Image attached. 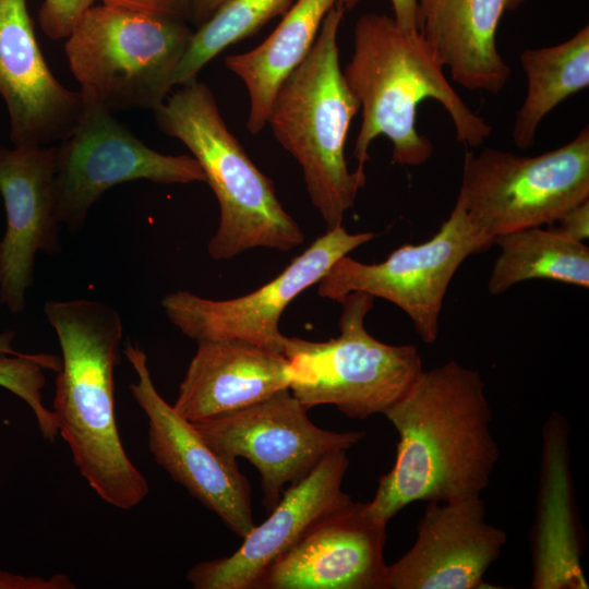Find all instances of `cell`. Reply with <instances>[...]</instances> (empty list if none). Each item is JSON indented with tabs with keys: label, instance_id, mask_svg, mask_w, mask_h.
Wrapping results in <instances>:
<instances>
[{
	"label": "cell",
	"instance_id": "6da1fadb",
	"mask_svg": "<svg viewBox=\"0 0 589 589\" xmlns=\"http://www.w3.org/2000/svg\"><path fill=\"white\" fill-rule=\"evenodd\" d=\"M399 441L366 513L387 524L414 502L481 495L500 458L492 408L479 371L456 360L422 370L384 413Z\"/></svg>",
	"mask_w": 589,
	"mask_h": 589
},
{
	"label": "cell",
	"instance_id": "9a60e30c",
	"mask_svg": "<svg viewBox=\"0 0 589 589\" xmlns=\"http://www.w3.org/2000/svg\"><path fill=\"white\" fill-rule=\"evenodd\" d=\"M348 466L347 450L323 457L283 491L268 517L242 538L239 549L195 564L187 580L195 589H254L262 574L320 519L352 501L341 489Z\"/></svg>",
	"mask_w": 589,
	"mask_h": 589
},
{
	"label": "cell",
	"instance_id": "ac0fdd59",
	"mask_svg": "<svg viewBox=\"0 0 589 589\" xmlns=\"http://www.w3.org/2000/svg\"><path fill=\"white\" fill-rule=\"evenodd\" d=\"M0 96L13 146H50L77 124L84 99L52 74L37 43L26 0H0Z\"/></svg>",
	"mask_w": 589,
	"mask_h": 589
},
{
	"label": "cell",
	"instance_id": "ba28073f",
	"mask_svg": "<svg viewBox=\"0 0 589 589\" xmlns=\"http://www.w3.org/2000/svg\"><path fill=\"white\" fill-rule=\"evenodd\" d=\"M457 200L494 244L512 231L552 225L589 200V128L568 143L528 157L485 147L466 151Z\"/></svg>",
	"mask_w": 589,
	"mask_h": 589
},
{
	"label": "cell",
	"instance_id": "d4e9b609",
	"mask_svg": "<svg viewBox=\"0 0 589 589\" xmlns=\"http://www.w3.org/2000/svg\"><path fill=\"white\" fill-rule=\"evenodd\" d=\"M296 0H226L190 38L178 65L175 83L182 86L228 46L255 34L276 16H283Z\"/></svg>",
	"mask_w": 589,
	"mask_h": 589
},
{
	"label": "cell",
	"instance_id": "30bf717a",
	"mask_svg": "<svg viewBox=\"0 0 589 589\" xmlns=\"http://www.w3.org/2000/svg\"><path fill=\"white\" fill-rule=\"evenodd\" d=\"M73 131L56 145V208L61 225L79 232L92 205L112 187L205 182L193 156L165 155L147 147L106 108L84 103Z\"/></svg>",
	"mask_w": 589,
	"mask_h": 589
},
{
	"label": "cell",
	"instance_id": "1f68e13d",
	"mask_svg": "<svg viewBox=\"0 0 589 589\" xmlns=\"http://www.w3.org/2000/svg\"><path fill=\"white\" fill-rule=\"evenodd\" d=\"M225 1L226 0H191L190 19L199 27L206 22Z\"/></svg>",
	"mask_w": 589,
	"mask_h": 589
},
{
	"label": "cell",
	"instance_id": "4316f807",
	"mask_svg": "<svg viewBox=\"0 0 589 589\" xmlns=\"http://www.w3.org/2000/svg\"><path fill=\"white\" fill-rule=\"evenodd\" d=\"M97 0H44L38 21L45 35L51 39L67 38L81 16Z\"/></svg>",
	"mask_w": 589,
	"mask_h": 589
},
{
	"label": "cell",
	"instance_id": "484cf974",
	"mask_svg": "<svg viewBox=\"0 0 589 589\" xmlns=\"http://www.w3.org/2000/svg\"><path fill=\"white\" fill-rule=\"evenodd\" d=\"M59 358L52 354L0 356V386L16 395L33 411L39 431L50 435L57 431V419L43 401L44 369L56 371Z\"/></svg>",
	"mask_w": 589,
	"mask_h": 589
},
{
	"label": "cell",
	"instance_id": "ffe728a7",
	"mask_svg": "<svg viewBox=\"0 0 589 589\" xmlns=\"http://www.w3.org/2000/svg\"><path fill=\"white\" fill-rule=\"evenodd\" d=\"M525 1L418 0V31L455 83L496 95L512 73L497 49L498 26Z\"/></svg>",
	"mask_w": 589,
	"mask_h": 589
},
{
	"label": "cell",
	"instance_id": "5b68a950",
	"mask_svg": "<svg viewBox=\"0 0 589 589\" xmlns=\"http://www.w3.org/2000/svg\"><path fill=\"white\" fill-rule=\"evenodd\" d=\"M154 115L158 128L192 153L218 201L219 225L207 244L212 259L227 261L254 248L289 252L304 242L273 181L230 132L206 84L182 85Z\"/></svg>",
	"mask_w": 589,
	"mask_h": 589
},
{
	"label": "cell",
	"instance_id": "603a6c76",
	"mask_svg": "<svg viewBox=\"0 0 589 589\" xmlns=\"http://www.w3.org/2000/svg\"><path fill=\"white\" fill-rule=\"evenodd\" d=\"M520 64L527 76V94L512 129L516 147L534 144L542 120L557 105L589 86V26L550 47L526 49Z\"/></svg>",
	"mask_w": 589,
	"mask_h": 589
},
{
	"label": "cell",
	"instance_id": "8fae6325",
	"mask_svg": "<svg viewBox=\"0 0 589 589\" xmlns=\"http://www.w3.org/2000/svg\"><path fill=\"white\" fill-rule=\"evenodd\" d=\"M375 233H351L340 225L315 239L271 281L241 297L213 300L187 290L166 294L161 308L169 321L196 342L238 339L284 354L287 339L280 316L304 290L340 257L368 243Z\"/></svg>",
	"mask_w": 589,
	"mask_h": 589
},
{
	"label": "cell",
	"instance_id": "3957f363",
	"mask_svg": "<svg viewBox=\"0 0 589 589\" xmlns=\"http://www.w3.org/2000/svg\"><path fill=\"white\" fill-rule=\"evenodd\" d=\"M443 69L419 31H404L386 14L365 13L357 20L353 52L342 70L361 110L352 153L357 170L364 172L370 145L381 135L392 143L394 164L420 166L429 160L433 144L416 125L419 105L426 99L447 111L459 143L478 147L490 137L492 127L465 104Z\"/></svg>",
	"mask_w": 589,
	"mask_h": 589
},
{
	"label": "cell",
	"instance_id": "e0dca14e",
	"mask_svg": "<svg viewBox=\"0 0 589 589\" xmlns=\"http://www.w3.org/2000/svg\"><path fill=\"white\" fill-rule=\"evenodd\" d=\"M386 525L351 501L320 519L254 589H387Z\"/></svg>",
	"mask_w": 589,
	"mask_h": 589
},
{
	"label": "cell",
	"instance_id": "7c38bea8",
	"mask_svg": "<svg viewBox=\"0 0 589 589\" xmlns=\"http://www.w3.org/2000/svg\"><path fill=\"white\" fill-rule=\"evenodd\" d=\"M193 423L217 452L235 459L245 458L257 469L268 513L285 486L305 477L326 455L348 450L364 436L363 432H335L317 426L289 388Z\"/></svg>",
	"mask_w": 589,
	"mask_h": 589
},
{
	"label": "cell",
	"instance_id": "83f0119b",
	"mask_svg": "<svg viewBox=\"0 0 589 589\" xmlns=\"http://www.w3.org/2000/svg\"><path fill=\"white\" fill-rule=\"evenodd\" d=\"M103 4L168 15L183 21L190 19L191 0H98Z\"/></svg>",
	"mask_w": 589,
	"mask_h": 589
},
{
	"label": "cell",
	"instance_id": "cb8c5ba5",
	"mask_svg": "<svg viewBox=\"0 0 589 589\" xmlns=\"http://www.w3.org/2000/svg\"><path fill=\"white\" fill-rule=\"evenodd\" d=\"M501 249L488 280V291L498 296L530 279H550L589 288V248L556 230L541 227L500 235Z\"/></svg>",
	"mask_w": 589,
	"mask_h": 589
},
{
	"label": "cell",
	"instance_id": "7a4b0ae2",
	"mask_svg": "<svg viewBox=\"0 0 589 589\" xmlns=\"http://www.w3.org/2000/svg\"><path fill=\"white\" fill-rule=\"evenodd\" d=\"M44 313L61 349L52 411L73 462L96 494L120 509L148 494L146 478L128 456L115 413L120 361V314L95 300H50Z\"/></svg>",
	"mask_w": 589,
	"mask_h": 589
},
{
	"label": "cell",
	"instance_id": "d6a6232c",
	"mask_svg": "<svg viewBox=\"0 0 589 589\" xmlns=\"http://www.w3.org/2000/svg\"><path fill=\"white\" fill-rule=\"evenodd\" d=\"M13 338H14V333L11 332V330L0 333V356H19V354H21V352H17L12 347Z\"/></svg>",
	"mask_w": 589,
	"mask_h": 589
},
{
	"label": "cell",
	"instance_id": "9c48e42d",
	"mask_svg": "<svg viewBox=\"0 0 589 589\" xmlns=\"http://www.w3.org/2000/svg\"><path fill=\"white\" fill-rule=\"evenodd\" d=\"M492 244L456 200L431 239L402 244L375 264L345 255L318 280L317 294L338 303L351 292L385 299L410 317L424 344H433L438 338L440 315L454 275L468 256Z\"/></svg>",
	"mask_w": 589,
	"mask_h": 589
},
{
	"label": "cell",
	"instance_id": "f546056e",
	"mask_svg": "<svg viewBox=\"0 0 589 589\" xmlns=\"http://www.w3.org/2000/svg\"><path fill=\"white\" fill-rule=\"evenodd\" d=\"M550 226L573 240L585 242L589 237V200L572 207Z\"/></svg>",
	"mask_w": 589,
	"mask_h": 589
},
{
	"label": "cell",
	"instance_id": "4dcf8cb0",
	"mask_svg": "<svg viewBox=\"0 0 589 589\" xmlns=\"http://www.w3.org/2000/svg\"><path fill=\"white\" fill-rule=\"evenodd\" d=\"M393 19L396 24L407 32L418 31V0H389Z\"/></svg>",
	"mask_w": 589,
	"mask_h": 589
},
{
	"label": "cell",
	"instance_id": "2e32d148",
	"mask_svg": "<svg viewBox=\"0 0 589 589\" xmlns=\"http://www.w3.org/2000/svg\"><path fill=\"white\" fill-rule=\"evenodd\" d=\"M507 542L485 520L481 495L428 502L411 548L387 565V589H482Z\"/></svg>",
	"mask_w": 589,
	"mask_h": 589
},
{
	"label": "cell",
	"instance_id": "52a82bcc",
	"mask_svg": "<svg viewBox=\"0 0 589 589\" xmlns=\"http://www.w3.org/2000/svg\"><path fill=\"white\" fill-rule=\"evenodd\" d=\"M374 298L351 292L342 306L340 334L325 341L287 337L292 395L309 410L333 405L350 419L384 413L423 370L414 345H389L373 337L364 325Z\"/></svg>",
	"mask_w": 589,
	"mask_h": 589
},
{
	"label": "cell",
	"instance_id": "7402d4cb",
	"mask_svg": "<svg viewBox=\"0 0 589 589\" xmlns=\"http://www.w3.org/2000/svg\"><path fill=\"white\" fill-rule=\"evenodd\" d=\"M359 0H296L274 32L259 46L230 55L226 67L244 83L250 101L247 129L260 133L267 124L281 82L304 59L329 10L340 3L351 10Z\"/></svg>",
	"mask_w": 589,
	"mask_h": 589
},
{
	"label": "cell",
	"instance_id": "44dd1931",
	"mask_svg": "<svg viewBox=\"0 0 589 589\" xmlns=\"http://www.w3.org/2000/svg\"><path fill=\"white\" fill-rule=\"evenodd\" d=\"M568 425L554 412L543 426L538 514L533 530L534 589H587L572 498Z\"/></svg>",
	"mask_w": 589,
	"mask_h": 589
},
{
	"label": "cell",
	"instance_id": "277c9868",
	"mask_svg": "<svg viewBox=\"0 0 589 589\" xmlns=\"http://www.w3.org/2000/svg\"><path fill=\"white\" fill-rule=\"evenodd\" d=\"M347 11L334 5L304 59L277 89L267 118L275 139L298 161L309 197L327 230L342 225L365 184L349 171L345 144L360 105L339 63V26Z\"/></svg>",
	"mask_w": 589,
	"mask_h": 589
},
{
	"label": "cell",
	"instance_id": "d6986e66",
	"mask_svg": "<svg viewBox=\"0 0 589 589\" xmlns=\"http://www.w3.org/2000/svg\"><path fill=\"white\" fill-rule=\"evenodd\" d=\"M290 382L283 353L238 339L200 341L172 407L199 422L256 404Z\"/></svg>",
	"mask_w": 589,
	"mask_h": 589
},
{
	"label": "cell",
	"instance_id": "4fadbf2b",
	"mask_svg": "<svg viewBox=\"0 0 589 589\" xmlns=\"http://www.w3.org/2000/svg\"><path fill=\"white\" fill-rule=\"evenodd\" d=\"M136 373L129 388L147 418L148 449L171 479L240 538L255 526L251 486L237 459L217 452L193 422L181 417L158 393L146 353L128 342L123 349Z\"/></svg>",
	"mask_w": 589,
	"mask_h": 589
},
{
	"label": "cell",
	"instance_id": "5bb4252c",
	"mask_svg": "<svg viewBox=\"0 0 589 589\" xmlns=\"http://www.w3.org/2000/svg\"><path fill=\"white\" fill-rule=\"evenodd\" d=\"M56 145L0 144V193L7 226L0 239V303L11 313L25 309L38 252L61 251L56 208Z\"/></svg>",
	"mask_w": 589,
	"mask_h": 589
},
{
	"label": "cell",
	"instance_id": "f1b7e54d",
	"mask_svg": "<svg viewBox=\"0 0 589 589\" xmlns=\"http://www.w3.org/2000/svg\"><path fill=\"white\" fill-rule=\"evenodd\" d=\"M74 582L64 574H56L49 578L41 576H23L0 570V589H73Z\"/></svg>",
	"mask_w": 589,
	"mask_h": 589
},
{
	"label": "cell",
	"instance_id": "8992f818",
	"mask_svg": "<svg viewBox=\"0 0 589 589\" xmlns=\"http://www.w3.org/2000/svg\"><path fill=\"white\" fill-rule=\"evenodd\" d=\"M192 34L187 21L100 3L77 21L64 52L84 103L154 110L171 94Z\"/></svg>",
	"mask_w": 589,
	"mask_h": 589
}]
</instances>
